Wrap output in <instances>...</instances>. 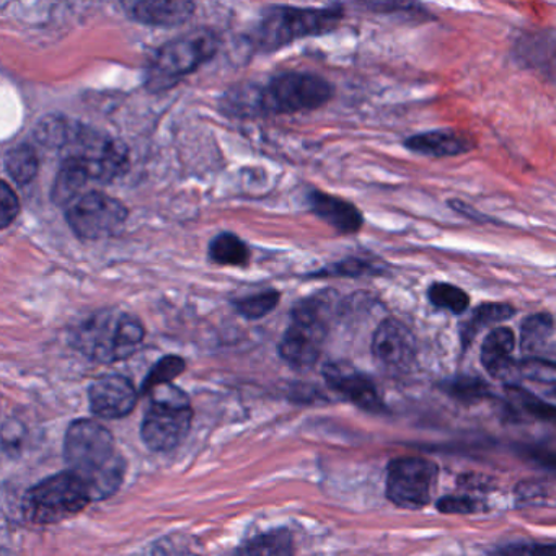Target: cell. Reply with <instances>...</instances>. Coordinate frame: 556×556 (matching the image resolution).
Instances as JSON below:
<instances>
[{
    "mask_svg": "<svg viewBox=\"0 0 556 556\" xmlns=\"http://www.w3.org/2000/svg\"><path fill=\"white\" fill-rule=\"evenodd\" d=\"M64 457L70 470L89 488L93 503L115 494L125 480L126 460L116 447L115 438L93 419H79L70 426L64 439Z\"/></svg>",
    "mask_w": 556,
    "mask_h": 556,
    "instance_id": "6da1fadb",
    "label": "cell"
},
{
    "mask_svg": "<svg viewBox=\"0 0 556 556\" xmlns=\"http://www.w3.org/2000/svg\"><path fill=\"white\" fill-rule=\"evenodd\" d=\"M144 338V325L136 315L106 308L79 325L74 333V344L93 363L113 364L136 354Z\"/></svg>",
    "mask_w": 556,
    "mask_h": 556,
    "instance_id": "7a4b0ae2",
    "label": "cell"
},
{
    "mask_svg": "<svg viewBox=\"0 0 556 556\" xmlns=\"http://www.w3.org/2000/svg\"><path fill=\"white\" fill-rule=\"evenodd\" d=\"M337 294L320 292L295 305L291 324L279 341V354L298 369H308L317 363L327 338L328 321L333 315Z\"/></svg>",
    "mask_w": 556,
    "mask_h": 556,
    "instance_id": "3957f363",
    "label": "cell"
},
{
    "mask_svg": "<svg viewBox=\"0 0 556 556\" xmlns=\"http://www.w3.org/2000/svg\"><path fill=\"white\" fill-rule=\"evenodd\" d=\"M343 17L344 11L340 5L324 9L273 5L263 14L253 41L258 50L269 53L302 38L330 34Z\"/></svg>",
    "mask_w": 556,
    "mask_h": 556,
    "instance_id": "277c9868",
    "label": "cell"
},
{
    "mask_svg": "<svg viewBox=\"0 0 556 556\" xmlns=\"http://www.w3.org/2000/svg\"><path fill=\"white\" fill-rule=\"evenodd\" d=\"M219 35L210 28H198L159 48L148 70L146 87L152 92L170 89L178 80L200 70L219 51Z\"/></svg>",
    "mask_w": 556,
    "mask_h": 556,
    "instance_id": "5b68a950",
    "label": "cell"
},
{
    "mask_svg": "<svg viewBox=\"0 0 556 556\" xmlns=\"http://www.w3.org/2000/svg\"><path fill=\"white\" fill-rule=\"evenodd\" d=\"M93 503L87 484L73 471H61L40 481L24 497V516L37 526L63 522Z\"/></svg>",
    "mask_w": 556,
    "mask_h": 556,
    "instance_id": "8992f818",
    "label": "cell"
},
{
    "mask_svg": "<svg viewBox=\"0 0 556 556\" xmlns=\"http://www.w3.org/2000/svg\"><path fill=\"white\" fill-rule=\"evenodd\" d=\"M149 395L151 406L142 419V441L154 452L174 451L185 441L193 422L190 400L172 383L157 387Z\"/></svg>",
    "mask_w": 556,
    "mask_h": 556,
    "instance_id": "52a82bcc",
    "label": "cell"
},
{
    "mask_svg": "<svg viewBox=\"0 0 556 556\" xmlns=\"http://www.w3.org/2000/svg\"><path fill=\"white\" fill-rule=\"evenodd\" d=\"M333 96V86L317 74L285 73L258 90L255 109L262 115H294L321 109Z\"/></svg>",
    "mask_w": 556,
    "mask_h": 556,
    "instance_id": "ba28073f",
    "label": "cell"
},
{
    "mask_svg": "<svg viewBox=\"0 0 556 556\" xmlns=\"http://www.w3.org/2000/svg\"><path fill=\"white\" fill-rule=\"evenodd\" d=\"M438 475V465L428 458H393L387 468V497L402 509H421L431 501Z\"/></svg>",
    "mask_w": 556,
    "mask_h": 556,
    "instance_id": "9c48e42d",
    "label": "cell"
},
{
    "mask_svg": "<svg viewBox=\"0 0 556 556\" xmlns=\"http://www.w3.org/2000/svg\"><path fill=\"white\" fill-rule=\"evenodd\" d=\"M129 210L102 191H90L71 204L66 220L71 230L84 240L109 239L125 227Z\"/></svg>",
    "mask_w": 556,
    "mask_h": 556,
    "instance_id": "30bf717a",
    "label": "cell"
},
{
    "mask_svg": "<svg viewBox=\"0 0 556 556\" xmlns=\"http://www.w3.org/2000/svg\"><path fill=\"white\" fill-rule=\"evenodd\" d=\"M372 354L387 372H408L416 359L415 337L402 321L386 318L374 333Z\"/></svg>",
    "mask_w": 556,
    "mask_h": 556,
    "instance_id": "8fae6325",
    "label": "cell"
},
{
    "mask_svg": "<svg viewBox=\"0 0 556 556\" xmlns=\"http://www.w3.org/2000/svg\"><path fill=\"white\" fill-rule=\"evenodd\" d=\"M324 377L334 392L340 393L364 412L382 413L386 409L376 383L351 364L343 361L327 364L324 367Z\"/></svg>",
    "mask_w": 556,
    "mask_h": 556,
    "instance_id": "7c38bea8",
    "label": "cell"
},
{
    "mask_svg": "<svg viewBox=\"0 0 556 556\" xmlns=\"http://www.w3.org/2000/svg\"><path fill=\"white\" fill-rule=\"evenodd\" d=\"M90 408L102 419H119L132 413L139 393L135 383L125 376L100 377L89 389Z\"/></svg>",
    "mask_w": 556,
    "mask_h": 556,
    "instance_id": "4fadbf2b",
    "label": "cell"
},
{
    "mask_svg": "<svg viewBox=\"0 0 556 556\" xmlns=\"http://www.w3.org/2000/svg\"><path fill=\"white\" fill-rule=\"evenodd\" d=\"M123 9L129 18L149 27H177L187 24L197 11L194 2L185 0H142V2H123Z\"/></svg>",
    "mask_w": 556,
    "mask_h": 556,
    "instance_id": "5bb4252c",
    "label": "cell"
},
{
    "mask_svg": "<svg viewBox=\"0 0 556 556\" xmlns=\"http://www.w3.org/2000/svg\"><path fill=\"white\" fill-rule=\"evenodd\" d=\"M308 204L315 216L320 217L341 236H353L363 229V213L343 198L314 190L308 193Z\"/></svg>",
    "mask_w": 556,
    "mask_h": 556,
    "instance_id": "9a60e30c",
    "label": "cell"
},
{
    "mask_svg": "<svg viewBox=\"0 0 556 556\" xmlns=\"http://www.w3.org/2000/svg\"><path fill=\"white\" fill-rule=\"evenodd\" d=\"M514 51L520 64L556 84V31L523 35L517 40Z\"/></svg>",
    "mask_w": 556,
    "mask_h": 556,
    "instance_id": "2e32d148",
    "label": "cell"
},
{
    "mask_svg": "<svg viewBox=\"0 0 556 556\" xmlns=\"http://www.w3.org/2000/svg\"><path fill=\"white\" fill-rule=\"evenodd\" d=\"M405 148L415 154L426 157H455L467 154L475 148L473 141L462 132L452 129H439V131L421 132L406 139Z\"/></svg>",
    "mask_w": 556,
    "mask_h": 556,
    "instance_id": "e0dca14e",
    "label": "cell"
},
{
    "mask_svg": "<svg viewBox=\"0 0 556 556\" xmlns=\"http://www.w3.org/2000/svg\"><path fill=\"white\" fill-rule=\"evenodd\" d=\"M514 348V331L506 327L494 328L481 344V364L484 369L497 379L506 377L513 369Z\"/></svg>",
    "mask_w": 556,
    "mask_h": 556,
    "instance_id": "ac0fdd59",
    "label": "cell"
},
{
    "mask_svg": "<svg viewBox=\"0 0 556 556\" xmlns=\"http://www.w3.org/2000/svg\"><path fill=\"white\" fill-rule=\"evenodd\" d=\"M84 129L83 123L67 116L48 115L35 126L34 138L43 148L66 152L79 141Z\"/></svg>",
    "mask_w": 556,
    "mask_h": 556,
    "instance_id": "d6986e66",
    "label": "cell"
},
{
    "mask_svg": "<svg viewBox=\"0 0 556 556\" xmlns=\"http://www.w3.org/2000/svg\"><path fill=\"white\" fill-rule=\"evenodd\" d=\"M89 180L92 178L80 159L64 157L56 180L51 188V200L58 206H71L84 197L83 191Z\"/></svg>",
    "mask_w": 556,
    "mask_h": 556,
    "instance_id": "ffe728a7",
    "label": "cell"
},
{
    "mask_svg": "<svg viewBox=\"0 0 556 556\" xmlns=\"http://www.w3.org/2000/svg\"><path fill=\"white\" fill-rule=\"evenodd\" d=\"M516 314L513 305L504 304V302H486V304L478 305L471 317L462 325V343L464 346L473 341V338L484 328L491 325L503 324L509 320Z\"/></svg>",
    "mask_w": 556,
    "mask_h": 556,
    "instance_id": "44dd1931",
    "label": "cell"
},
{
    "mask_svg": "<svg viewBox=\"0 0 556 556\" xmlns=\"http://www.w3.org/2000/svg\"><path fill=\"white\" fill-rule=\"evenodd\" d=\"M4 167L9 177L18 187H27L37 178L38 170H40V159H38L37 149L28 142L15 146L5 154Z\"/></svg>",
    "mask_w": 556,
    "mask_h": 556,
    "instance_id": "7402d4cb",
    "label": "cell"
},
{
    "mask_svg": "<svg viewBox=\"0 0 556 556\" xmlns=\"http://www.w3.org/2000/svg\"><path fill=\"white\" fill-rule=\"evenodd\" d=\"M207 253L211 262L223 266H245L250 260L249 245L232 232H223L214 237Z\"/></svg>",
    "mask_w": 556,
    "mask_h": 556,
    "instance_id": "603a6c76",
    "label": "cell"
},
{
    "mask_svg": "<svg viewBox=\"0 0 556 556\" xmlns=\"http://www.w3.org/2000/svg\"><path fill=\"white\" fill-rule=\"evenodd\" d=\"M233 556H292V539L286 530L263 533L240 546Z\"/></svg>",
    "mask_w": 556,
    "mask_h": 556,
    "instance_id": "cb8c5ba5",
    "label": "cell"
},
{
    "mask_svg": "<svg viewBox=\"0 0 556 556\" xmlns=\"http://www.w3.org/2000/svg\"><path fill=\"white\" fill-rule=\"evenodd\" d=\"M553 317L548 314H533L522 321L520 327V351L523 354H536L552 337Z\"/></svg>",
    "mask_w": 556,
    "mask_h": 556,
    "instance_id": "d4e9b609",
    "label": "cell"
},
{
    "mask_svg": "<svg viewBox=\"0 0 556 556\" xmlns=\"http://www.w3.org/2000/svg\"><path fill=\"white\" fill-rule=\"evenodd\" d=\"M441 389L452 399L464 403H477L491 396L490 387L478 377H455L441 383Z\"/></svg>",
    "mask_w": 556,
    "mask_h": 556,
    "instance_id": "484cf974",
    "label": "cell"
},
{
    "mask_svg": "<svg viewBox=\"0 0 556 556\" xmlns=\"http://www.w3.org/2000/svg\"><path fill=\"white\" fill-rule=\"evenodd\" d=\"M428 299L434 307L442 311L452 312V314H464L470 305V295L458 288V286L448 285V282H434L428 289Z\"/></svg>",
    "mask_w": 556,
    "mask_h": 556,
    "instance_id": "4316f807",
    "label": "cell"
},
{
    "mask_svg": "<svg viewBox=\"0 0 556 556\" xmlns=\"http://www.w3.org/2000/svg\"><path fill=\"white\" fill-rule=\"evenodd\" d=\"M507 395L516 403L519 408H522L527 415L533 418L542 419V421L556 422V406L545 400L539 399L533 395L529 390L522 389L519 386H507Z\"/></svg>",
    "mask_w": 556,
    "mask_h": 556,
    "instance_id": "83f0119b",
    "label": "cell"
},
{
    "mask_svg": "<svg viewBox=\"0 0 556 556\" xmlns=\"http://www.w3.org/2000/svg\"><path fill=\"white\" fill-rule=\"evenodd\" d=\"M279 301H281V294L268 289V291L233 301V307L242 317L249 318V320H258V318L266 317L269 312L275 311Z\"/></svg>",
    "mask_w": 556,
    "mask_h": 556,
    "instance_id": "f1b7e54d",
    "label": "cell"
},
{
    "mask_svg": "<svg viewBox=\"0 0 556 556\" xmlns=\"http://www.w3.org/2000/svg\"><path fill=\"white\" fill-rule=\"evenodd\" d=\"M187 369V363L180 356H165L152 367L149 372L148 379L144 380L142 386V393L149 395L152 390L161 386L172 383V380L177 379L184 370Z\"/></svg>",
    "mask_w": 556,
    "mask_h": 556,
    "instance_id": "f546056e",
    "label": "cell"
},
{
    "mask_svg": "<svg viewBox=\"0 0 556 556\" xmlns=\"http://www.w3.org/2000/svg\"><path fill=\"white\" fill-rule=\"evenodd\" d=\"M382 271L383 269L376 262L363 258H348L344 262L315 273V275H312V278H320V276H354L356 278V276L377 275V273Z\"/></svg>",
    "mask_w": 556,
    "mask_h": 556,
    "instance_id": "4dcf8cb0",
    "label": "cell"
},
{
    "mask_svg": "<svg viewBox=\"0 0 556 556\" xmlns=\"http://www.w3.org/2000/svg\"><path fill=\"white\" fill-rule=\"evenodd\" d=\"M438 509L451 516H468V514L484 513L488 510L483 501L471 496H444L438 501Z\"/></svg>",
    "mask_w": 556,
    "mask_h": 556,
    "instance_id": "1f68e13d",
    "label": "cell"
},
{
    "mask_svg": "<svg viewBox=\"0 0 556 556\" xmlns=\"http://www.w3.org/2000/svg\"><path fill=\"white\" fill-rule=\"evenodd\" d=\"M18 214H21V201H18L14 188L8 181H2L0 185V223H2L0 226L2 229L12 226Z\"/></svg>",
    "mask_w": 556,
    "mask_h": 556,
    "instance_id": "d6a6232c",
    "label": "cell"
},
{
    "mask_svg": "<svg viewBox=\"0 0 556 556\" xmlns=\"http://www.w3.org/2000/svg\"><path fill=\"white\" fill-rule=\"evenodd\" d=\"M491 556H556V545H509Z\"/></svg>",
    "mask_w": 556,
    "mask_h": 556,
    "instance_id": "836d02e7",
    "label": "cell"
},
{
    "mask_svg": "<svg viewBox=\"0 0 556 556\" xmlns=\"http://www.w3.org/2000/svg\"><path fill=\"white\" fill-rule=\"evenodd\" d=\"M152 556H201L194 549H191L187 543L175 542L174 539L161 540L155 545Z\"/></svg>",
    "mask_w": 556,
    "mask_h": 556,
    "instance_id": "e575fe53",
    "label": "cell"
},
{
    "mask_svg": "<svg viewBox=\"0 0 556 556\" xmlns=\"http://www.w3.org/2000/svg\"><path fill=\"white\" fill-rule=\"evenodd\" d=\"M527 455L533 462L546 468V470L555 471L556 473V448L533 447L527 451Z\"/></svg>",
    "mask_w": 556,
    "mask_h": 556,
    "instance_id": "d590c367",
    "label": "cell"
},
{
    "mask_svg": "<svg viewBox=\"0 0 556 556\" xmlns=\"http://www.w3.org/2000/svg\"><path fill=\"white\" fill-rule=\"evenodd\" d=\"M532 363L539 364V366L548 367V369L556 370V348L549 350L545 356L535 357Z\"/></svg>",
    "mask_w": 556,
    "mask_h": 556,
    "instance_id": "8d00e7d4",
    "label": "cell"
}]
</instances>
